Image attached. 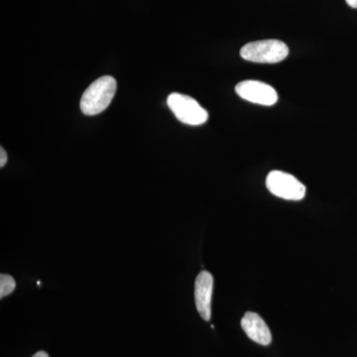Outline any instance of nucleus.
Returning <instances> with one entry per match:
<instances>
[{
    "label": "nucleus",
    "mask_w": 357,
    "mask_h": 357,
    "mask_svg": "<svg viewBox=\"0 0 357 357\" xmlns=\"http://www.w3.org/2000/svg\"><path fill=\"white\" fill-rule=\"evenodd\" d=\"M114 77L103 76L93 82L82 96V112L88 116H93L102 112L109 107L114 100L117 88Z\"/></svg>",
    "instance_id": "f257e3e1"
},
{
    "label": "nucleus",
    "mask_w": 357,
    "mask_h": 357,
    "mask_svg": "<svg viewBox=\"0 0 357 357\" xmlns=\"http://www.w3.org/2000/svg\"><path fill=\"white\" fill-rule=\"evenodd\" d=\"M289 55L287 45L280 40L268 39L244 45L241 50V58L249 62L260 64H276Z\"/></svg>",
    "instance_id": "f03ea898"
},
{
    "label": "nucleus",
    "mask_w": 357,
    "mask_h": 357,
    "mask_svg": "<svg viewBox=\"0 0 357 357\" xmlns=\"http://www.w3.org/2000/svg\"><path fill=\"white\" fill-rule=\"evenodd\" d=\"M167 105L178 121L188 126H202L208 121V112L191 96L178 93H171L167 98Z\"/></svg>",
    "instance_id": "7ed1b4c3"
},
{
    "label": "nucleus",
    "mask_w": 357,
    "mask_h": 357,
    "mask_svg": "<svg viewBox=\"0 0 357 357\" xmlns=\"http://www.w3.org/2000/svg\"><path fill=\"white\" fill-rule=\"evenodd\" d=\"M266 187L271 194L287 201H301L306 196L305 185L291 174L272 171L268 174Z\"/></svg>",
    "instance_id": "20e7f679"
},
{
    "label": "nucleus",
    "mask_w": 357,
    "mask_h": 357,
    "mask_svg": "<svg viewBox=\"0 0 357 357\" xmlns=\"http://www.w3.org/2000/svg\"><path fill=\"white\" fill-rule=\"evenodd\" d=\"M237 95L243 100L256 105L271 107L278 100V95L273 86L259 81H243L236 86Z\"/></svg>",
    "instance_id": "39448f33"
},
{
    "label": "nucleus",
    "mask_w": 357,
    "mask_h": 357,
    "mask_svg": "<svg viewBox=\"0 0 357 357\" xmlns=\"http://www.w3.org/2000/svg\"><path fill=\"white\" fill-rule=\"evenodd\" d=\"M213 277L208 271H202L195 283V301L197 310L204 321L211 318V297H213Z\"/></svg>",
    "instance_id": "423d86ee"
},
{
    "label": "nucleus",
    "mask_w": 357,
    "mask_h": 357,
    "mask_svg": "<svg viewBox=\"0 0 357 357\" xmlns=\"http://www.w3.org/2000/svg\"><path fill=\"white\" fill-rule=\"evenodd\" d=\"M241 328L248 337L256 344L261 345L271 344V332L259 314L252 312H246L241 319Z\"/></svg>",
    "instance_id": "0eeeda50"
},
{
    "label": "nucleus",
    "mask_w": 357,
    "mask_h": 357,
    "mask_svg": "<svg viewBox=\"0 0 357 357\" xmlns=\"http://www.w3.org/2000/svg\"><path fill=\"white\" fill-rule=\"evenodd\" d=\"M16 283L10 275H0V298L6 297L15 290Z\"/></svg>",
    "instance_id": "6e6552de"
},
{
    "label": "nucleus",
    "mask_w": 357,
    "mask_h": 357,
    "mask_svg": "<svg viewBox=\"0 0 357 357\" xmlns=\"http://www.w3.org/2000/svg\"><path fill=\"white\" fill-rule=\"evenodd\" d=\"M7 162V154L3 147L0 148V168H3Z\"/></svg>",
    "instance_id": "1a4fd4ad"
},
{
    "label": "nucleus",
    "mask_w": 357,
    "mask_h": 357,
    "mask_svg": "<svg viewBox=\"0 0 357 357\" xmlns=\"http://www.w3.org/2000/svg\"><path fill=\"white\" fill-rule=\"evenodd\" d=\"M351 8H357V0H345Z\"/></svg>",
    "instance_id": "9d476101"
},
{
    "label": "nucleus",
    "mask_w": 357,
    "mask_h": 357,
    "mask_svg": "<svg viewBox=\"0 0 357 357\" xmlns=\"http://www.w3.org/2000/svg\"><path fill=\"white\" fill-rule=\"evenodd\" d=\"M32 357H50L49 356V354H47V352L45 351H39L37 352L36 354H34Z\"/></svg>",
    "instance_id": "9b49d317"
}]
</instances>
